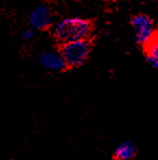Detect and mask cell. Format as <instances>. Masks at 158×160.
<instances>
[{
    "label": "cell",
    "instance_id": "1",
    "mask_svg": "<svg viewBox=\"0 0 158 160\" xmlns=\"http://www.w3.org/2000/svg\"><path fill=\"white\" fill-rule=\"evenodd\" d=\"M92 32V24L80 18H68L56 24L54 36L58 42H69L73 40L86 39Z\"/></svg>",
    "mask_w": 158,
    "mask_h": 160
},
{
    "label": "cell",
    "instance_id": "2",
    "mask_svg": "<svg viewBox=\"0 0 158 160\" xmlns=\"http://www.w3.org/2000/svg\"><path fill=\"white\" fill-rule=\"evenodd\" d=\"M91 51V45L87 39H79L64 42L60 49L65 65L70 68L80 67L86 61Z\"/></svg>",
    "mask_w": 158,
    "mask_h": 160
},
{
    "label": "cell",
    "instance_id": "3",
    "mask_svg": "<svg viewBox=\"0 0 158 160\" xmlns=\"http://www.w3.org/2000/svg\"><path fill=\"white\" fill-rule=\"evenodd\" d=\"M131 23L135 31V39L137 44L146 46L155 37L154 25H153L152 20L147 15H136L132 19Z\"/></svg>",
    "mask_w": 158,
    "mask_h": 160
},
{
    "label": "cell",
    "instance_id": "4",
    "mask_svg": "<svg viewBox=\"0 0 158 160\" xmlns=\"http://www.w3.org/2000/svg\"><path fill=\"white\" fill-rule=\"evenodd\" d=\"M38 62L43 68L51 71H61L67 67L61 53L54 50H47L40 53Z\"/></svg>",
    "mask_w": 158,
    "mask_h": 160
},
{
    "label": "cell",
    "instance_id": "5",
    "mask_svg": "<svg viewBox=\"0 0 158 160\" xmlns=\"http://www.w3.org/2000/svg\"><path fill=\"white\" fill-rule=\"evenodd\" d=\"M51 14L47 7L39 6L34 9L30 15V25L35 30H45L48 28L51 24Z\"/></svg>",
    "mask_w": 158,
    "mask_h": 160
},
{
    "label": "cell",
    "instance_id": "6",
    "mask_svg": "<svg viewBox=\"0 0 158 160\" xmlns=\"http://www.w3.org/2000/svg\"><path fill=\"white\" fill-rule=\"evenodd\" d=\"M137 154L136 146L130 141H125L116 147L114 152L115 160H131Z\"/></svg>",
    "mask_w": 158,
    "mask_h": 160
},
{
    "label": "cell",
    "instance_id": "7",
    "mask_svg": "<svg viewBox=\"0 0 158 160\" xmlns=\"http://www.w3.org/2000/svg\"><path fill=\"white\" fill-rule=\"evenodd\" d=\"M145 47L146 60L153 68L158 70V38L154 37Z\"/></svg>",
    "mask_w": 158,
    "mask_h": 160
},
{
    "label": "cell",
    "instance_id": "8",
    "mask_svg": "<svg viewBox=\"0 0 158 160\" xmlns=\"http://www.w3.org/2000/svg\"><path fill=\"white\" fill-rule=\"evenodd\" d=\"M22 37L25 40H31L34 37V32L32 30H25L22 32Z\"/></svg>",
    "mask_w": 158,
    "mask_h": 160
}]
</instances>
